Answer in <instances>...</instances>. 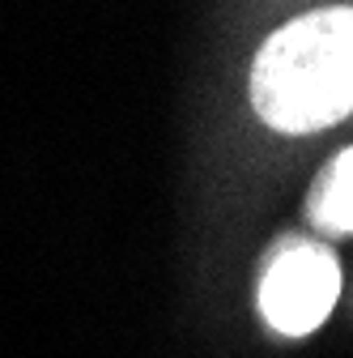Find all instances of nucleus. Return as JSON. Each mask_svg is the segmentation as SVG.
Instances as JSON below:
<instances>
[{
    "label": "nucleus",
    "instance_id": "f257e3e1",
    "mask_svg": "<svg viewBox=\"0 0 353 358\" xmlns=\"http://www.w3.org/2000/svg\"><path fill=\"white\" fill-rule=\"evenodd\" d=\"M251 103L277 132H320L353 111V9L281 26L251 69Z\"/></svg>",
    "mask_w": 353,
    "mask_h": 358
},
{
    "label": "nucleus",
    "instance_id": "f03ea898",
    "mask_svg": "<svg viewBox=\"0 0 353 358\" xmlns=\"http://www.w3.org/2000/svg\"><path fill=\"white\" fill-rule=\"evenodd\" d=\"M340 294V268L332 252L315 243H290L281 248L260 282V311L277 333L306 337L328 320V311Z\"/></svg>",
    "mask_w": 353,
    "mask_h": 358
},
{
    "label": "nucleus",
    "instance_id": "7ed1b4c3",
    "mask_svg": "<svg viewBox=\"0 0 353 358\" xmlns=\"http://www.w3.org/2000/svg\"><path fill=\"white\" fill-rule=\"evenodd\" d=\"M311 213L324 231L349 235L353 231V150H345L320 179V188L311 196Z\"/></svg>",
    "mask_w": 353,
    "mask_h": 358
}]
</instances>
